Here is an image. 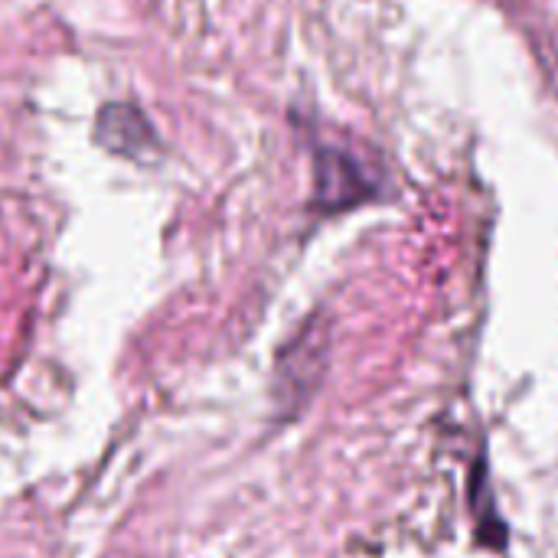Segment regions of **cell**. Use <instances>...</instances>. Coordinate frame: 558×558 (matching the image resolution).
Returning <instances> with one entry per match:
<instances>
[{
  "label": "cell",
  "instance_id": "6da1fadb",
  "mask_svg": "<svg viewBox=\"0 0 558 558\" xmlns=\"http://www.w3.org/2000/svg\"><path fill=\"white\" fill-rule=\"evenodd\" d=\"M379 177L343 147H317L314 154V206L320 213H343L376 199Z\"/></svg>",
  "mask_w": 558,
  "mask_h": 558
},
{
  "label": "cell",
  "instance_id": "7a4b0ae2",
  "mask_svg": "<svg viewBox=\"0 0 558 558\" xmlns=\"http://www.w3.org/2000/svg\"><path fill=\"white\" fill-rule=\"evenodd\" d=\"M95 137L101 147L121 157H144L157 147V134L137 105L111 101L95 118Z\"/></svg>",
  "mask_w": 558,
  "mask_h": 558
}]
</instances>
